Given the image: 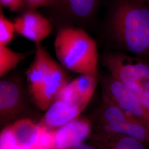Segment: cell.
Instances as JSON below:
<instances>
[{
  "label": "cell",
  "mask_w": 149,
  "mask_h": 149,
  "mask_svg": "<svg viewBox=\"0 0 149 149\" xmlns=\"http://www.w3.org/2000/svg\"><path fill=\"white\" fill-rule=\"evenodd\" d=\"M98 39L106 50L139 57L149 64V7L143 0H107Z\"/></svg>",
  "instance_id": "cell-1"
},
{
  "label": "cell",
  "mask_w": 149,
  "mask_h": 149,
  "mask_svg": "<svg viewBox=\"0 0 149 149\" xmlns=\"http://www.w3.org/2000/svg\"><path fill=\"white\" fill-rule=\"evenodd\" d=\"M54 49L65 69L81 74L98 75L97 45L86 30L69 27L57 30Z\"/></svg>",
  "instance_id": "cell-2"
},
{
  "label": "cell",
  "mask_w": 149,
  "mask_h": 149,
  "mask_svg": "<svg viewBox=\"0 0 149 149\" xmlns=\"http://www.w3.org/2000/svg\"><path fill=\"white\" fill-rule=\"evenodd\" d=\"M100 61L138 99L149 114V63L138 56L113 50H105Z\"/></svg>",
  "instance_id": "cell-3"
},
{
  "label": "cell",
  "mask_w": 149,
  "mask_h": 149,
  "mask_svg": "<svg viewBox=\"0 0 149 149\" xmlns=\"http://www.w3.org/2000/svg\"><path fill=\"white\" fill-rule=\"evenodd\" d=\"M102 0H55L48 8L49 19L56 30L65 27L93 28Z\"/></svg>",
  "instance_id": "cell-4"
},
{
  "label": "cell",
  "mask_w": 149,
  "mask_h": 149,
  "mask_svg": "<svg viewBox=\"0 0 149 149\" xmlns=\"http://www.w3.org/2000/svg\"><path fill=\"white\" fill-rule=\"evenodd\" d=\"M102 116L107 133L130 136L149 143V126L124 112L104 96Z\"/></svg>",
  "instance_id": "cell-5"
},
{
  "label": "cell",
  "mask_w": 149,
  "mask_h": 149,
  "mask_svg": "<svg viewBox=\"0 0 149 149\" xmlns=\"http://www.w3.org/2000/svg\"><path fill=\"white\" fill-rule=\"evenodd\" d=\"M104 96L129 115L149 126V114L138 99L112 74L102 77Z\"/></svg>",
  "instance_id": "cell-6"
},
{
  "label": "cell",
  "mask_w": 149,
  "mask_h": 149,
  "mask_svg": "<svg viewBox=\"0 0 149 149\" xmlns=\"http://www.w3.org/2000/svg\"><path fill=\"white\" fill-rule=\"evenodd\" d=\"M66 70L50 55L41 85L33 94L38 106L46 108L57 100L60 92L69 83Z\"/></svg>",
  "instance_id": "cell-7"
},
{
  "label": "cell",
  "mask_w": 149,
  "mask_h": 149,
  "mask_svg": "<svg viewBox=\"0 0 149 149\" xmlns=\"http://www.w3.org/2000/svg\"><path fill=\"white\" fill-rule=\"evenodd\" d=\"M14 24L16 32L37 44H42L53 31L54 27L48 18L36 10L23 12Z\"/></svg>",
  "instance_id": "cell-8"
},
{
  "label": "cell",
  "mask_w": 149,
  "mask_h": 149,
  "mask_svg": "<svg viewBox=\"0 0 149 149\" xmlns=\"http://www.w3.org/2000/svg\"><path fill=\"white\" fill-rule=\"evenodd\" d=\"M87 123L82 120H72L61 126L54 133L55 149H68L80 144L90 133Z\"/></svg>",
  "instance_id": "cell-9"
},
{
  "label": "cell",
  "mask_w": 149,
  "mask_h": 149,
  "mask_svg": "<svg viewBox=\"0 0 149 149\" xmlns=\"http://www.w3.org/2000/svg\"><path fill=\"white\" fill-rule=\"evenodd\" d=\"M81 109L75 103L56 100L48 107L45 121L50 127H61L73 120Z\"/></svg>",
  "instance_id": "cell-10"
},
{
  "label": "cell",
  "mask_w": 149,
  "mask_h": 149,
  "mask_svg": "<svg viewBox=\"0 0 149 149\" xmlns=\"http://www.w3.org/2000/svg\"><path fill=\"white\" fill-rule=\"evenodd\" d=\"M22 91L19 78L10 76L0 81V109L2 112L10 111L21 106Z\"/></svg>",
  "instance_id": "cell-11"
},
{
  "label": "cell",
  "mask_w": 149,
  "mask_h": 149,
  "mask_svg": "<svg viewBox=\"0 0 149 149\" xmlns=\"http://www.w3.org/2000/svg\"><path fill=\"white\" fill-rule=\"evenodd\" d=\"M35 56L26 71L27 80L32 95L41 85L47 69L50 54L42 44H37Z\"/></svg>",
  "instance_id": "cell-12"
},
{
  "label": "cell",
  "mask_w": 149,
  "mask_h": 149,
  "mask_svg": "<svg viewBox=\"0 0 149 149\" xmlns=\"http://www.w3.org/2000/svg\"><path fill=\"white\" fill-rule=\"evenodd\" d=\"M12 129L20 146L33 149L36 146L41 127L28 120L17 123Z\"/></svg>",
  "instance_id": "cell-13"
},
{
  "label": "cell",
  "mask_w": 149,
  "mask_h": 149,
  "mask_svg": "<svg viewBox=\"0 0 149 149\" xmlns=\"http://www.w3.org/2000/svg\"><path fill=\"white\" fill-rule=\"evenodd\" d=\"M17 52L6 46H0V77H3L16 68L22 61L25 60L32 54Z\"/></svg>",
  "instance_id": "cell-14"
},
{
  "label": "cell",
  "mask_w": 149,
  "mask_h": 149,
  "mask_svg": "<svg viewBox=\"0 0 149 149\" xmlns=\"http://www.w3.org/2000/svg\"><path fill=\"white\" fill-rule=\"evenodd\" d=\"M103 140L106 149H149V143L127 136L107 133Z\"/></svg>",
  "instance_id": "cell-15"
},
{
  "label": "cell",
  "mask_w": 149,
  "mask_h": 149,
  "mask_svg": "<svg viewBox=\"0 0 149 149\" xmlns=\"http://www.w3.org/2000/svg\"><path fill=\"white\" fill-rule=\"evenodd\" d=\"M97 77L98 76L92 74H81L72 81L76 90L85 106L90 101L95 91Z\"/></svg>",
  "instance_id": "cell-16"
},
{
  "label": "cell",
  "mask_w": 149,
  "mask_h": 149,
  "mask_svg": "<svg viewBox=\"0 0 149 149\" xmlns=\"http://www.w3.org/2000/svg\"><path fill=\"white\" fill-rule=\"evenodd\" d=\"M16 31L14 22H11L5 16L0 7V46L7 45L13 38Z\"/></svg>",
  "instance_id": "cell-17"
},
{
  "label": "cell",
  "mask_w": 149,
  "mask_h": 149,
  "mask_svg": "<svg viewBox=\"0 0 149 149\" xmlns=\"http://www.w3.org/2000/svg\"><path fill=\"white\" fill-rule=\"evenodd\" d=\"M57 100L75 103L81 109L86 106L75 88L73 81L69 82L60 92Z\"/></svg>",
  "instance_id": "cell-18"
},
{
  "label": "cell",
  "mask_w": 149,
  "mask_h": 149,
  "mask_svg": "<svg viewBox=\"0 0 149 149\" xmlns=\"http://www.w3.org/2000/svg\"><path fill=\"white\" fill-rule=\"evenodd\" d=\"M0 149H31L20 146L12 128L3 130L0 136Z\"/></svg>",
  "instance_id": "cell-19"
},
{
  "label": "cell",
  "mask_w": 149,
  "mask_h": 149,
  "mask_svg": "<svg viewBox=\"0 0 149 149\" xmlns=\"http://www.w3.org/2000/svg\"><path fill=\"white\" fill-rule=\"evenodd\" d=\"M33 149H55L54 133L47 128L41 127L37 142Z\"/></svg>",
  "instance_id": "cell-20"
},
{
  "label": "cell",
  "mask_w": 149,
  "mask_h": 149,
  "mask_svg": "<svg viewBox=\"0 0 149 149\" xmlns=\"http://www.w3.org/2000/svg\"><path fill=\"white\" fill-rule=\"evenodd\" d=\"M55 0H23L22 11L37 10L41 7H48L53 5Z\"/></svg>",
  "instance_id": "cell-21"
},
{
  "label": "cell",
  "mask_w": 149,
  "mask_h": 149,
  "mask_svg": "<svg viewBox=\"0 0 149 149\" xmlns=\"http://www.w3.org/2000/svg\"><path fill=\"white\" fill-rule=\"evenodd\" d=\"M2 8H7L11 12H17L22 11L23 0H0Z\"/></svg>",
  "instance_id": "cell-22"
},
{
  "label": "cell",
  "mask_w": 149,
  "mask_h": 149,
  "mask_svg": "<svg viewBox=\"0 0 149 149\" xmlns=\"http://www.w3.org/2000/svg\"><path fill=\"white\" fill-rule=\"evenodd\" d=\"M72 149H95L93 148H92V146H90L86 144H83V143H80L78 144L76 146H74V147L72 148Z\"/></svg>",
  "instance_id": "cell-23"
},
{
  "label": "cell",
  "mask_w": 149,
  "mask_h": 149,
  "mask_svg": "<svg viewBox=\"0 0 149 149\" xmlns=\"http://www.w3.org/2000/svg\"><path fill=\"white\" fill-rule=\"evenodd\" d=\"M143 1L146 3V5L149 7V0H143Z\"/></svg>",
  "instance_id": "cell-24"
}]
</instances>
